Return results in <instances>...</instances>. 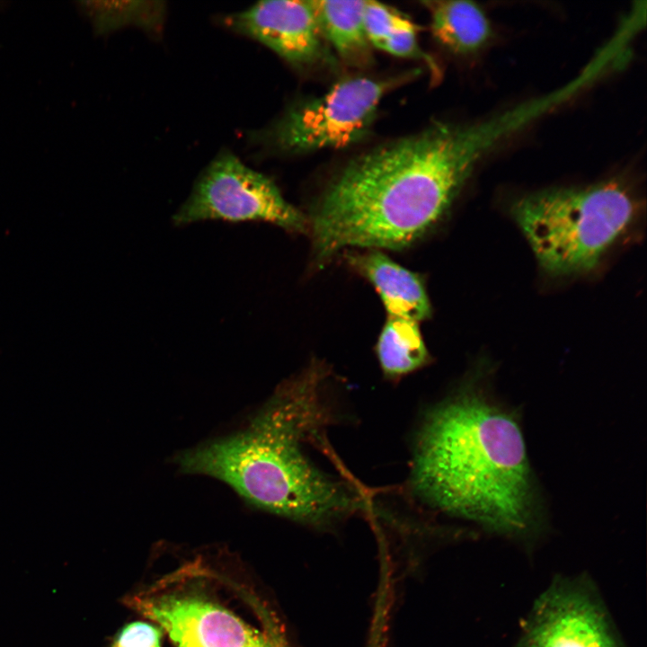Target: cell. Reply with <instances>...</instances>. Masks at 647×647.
Segmentation results:
<instances>
[{"mask_svg":"<svg viewBox=\"0 0 647 647\" xmlns=\"http://www.w3.org/2000/svg\"><path fill=\"white\" fill-rule=\"evenodd\" d=\"M529 120L518 107L479 124L436 123L352 159L308 219L315 260L414 244L445 216L483 155Z\"/></svg>","mask_w":647,"mask_h":647,"instance_id":"6da1fadb","label":"cell"},{"mask_svg":"<svg viewBox=\"0 0 647 647\" xmlns=\"http://www.w3.org/2000/svg\"><path fill=\"white\" fill-rule=\"evenodd\" d=\"M483 369L425 418L411 485L425 502L497 534L541 524L542 503L518 419L489 387Z\"/></svg>","mask_w":647,"mask_h":647,"instance_id":"7a4b0ae2","label":"cell"},{"mask_svg":"<svg viewBox=\"0 0 647 647\" xmlns=\"http://www.w3.org/2000/svg\"><path fill=\"white\" fill-rule=\"evenodd\" d=\"M325 387L315 375L294 377L249 430L182 454L180 467L217 478L253 505L293 520L324 526L343 518L360 507L359 496L304 450L333 417Z\"/></svg>","mask_w":647,"mask_h":647,"instance_id":"3957f363","label":"cell"},{"mask_svg":"<svg viewBox=\"0 0 647 647\" xmlns=\"http://www.w3.org/2000/svg\"><path fill=\"white\" fill-rule=\"evenodd\" d=\"M125 603L176 647H285L252 587L202 558L166 573Z\"/></svg>","mask_w":647,"mask_h":647,"instance_id":"277c9868","label":"cell"},{"mask_svg":"<svg viewBox=\"0 0 647 647\" xmlns=\"http://www.w3.org/2000/svg\"><path fill=\"white\" fill-rule=\"evenodd\" d=\"M638 208L624 183L607 181L524 196L514 202L511 214L542 268L568 276L595 268L634 222Z\"/></svg>","mask_w":647,"mask_h":647,"instance_id":"5b68a950","label":"cell"},{"mask_svg":"<svg viewBox=\"0 0 647 647\" xmlns=\"http://www.w3.org/2000/svg\"><path fill=\"white\" fill-rule=\"evenodd\" d=\"M391 80L352 77L313 100L293 105L274 123L247 134L261 151L301 154L346 147L369 131Z\"/></svg>","mask_w":647,"mask_h":647,"instance_id":"8992f818","label":"cell"},{"mask_svg":"<svg viewBox=\"0 0 647 647\" xmlns=\"http://www.w3.org/2000/svg\"><path fill=\"white\" fill-rule=\"evenodd\" d=\"M206 220L265 222L294 233L308 231V219L275 182L230 151L220 152L205 167L173 217L176 226Z\"/></svg>","mask_w":647,"mask_h":647,"instance_id":"52a82bcc","label":"cell"},{"mask_svg":"<svg viewBox=\"0 0 647 647\" xmlns=\"http://www.w3.org/2000/svg\"><path fill=\"white\" fill-rule=\"evenodd\" d=\"M231 31L249 37L294 67L324 61L325 40L311 1H261L223 19Z\"/></svg>","mask_w":647,"mask_h":647,"instance_id":"ba28073f","label":"cell"},{"mask_svg":"<svg viewBox=\"0 0 647 647\" xmlns=\"http://www.w3.org/2000/svg\"><path fill=\"white\" fill-rule=\"evenodd\" d=\"M522 647H618L606 615L589 591L556 584L536 602Z\"/></svg>","mask_w":647,"mask_h":647,"instance_id":"9c48e42d","label":"cell"},{"mask_svg":"<svg viewBox=\"0 0 647 647\" xmlns=\"http://www.w3.org/2000/svg\"><path fill=\"white\" fill-rule=\"evenodd\" d=\"M346 259L375 288L388 316L417 323L430 316V299L423 280L418 274L378 250L349 254Z\"/></svg>","mask_w":647,"mask_h":647,"instance_id":"30bf717a","label":"cell"},{"mask_svg":"<svg viewBox=\"0 0 647 647\" xmlns=\"http://www.w3.org/2000/svg\"><path fill=\"white\" fill-rule=\"evenodd\" d=\"M433 37L456 54L480 49L490 39L492 29L483 11L474 3L463 0L423 1Z\"/></svg>","mask_w":647,"mask_h":647,"instance_id":"8fae6325","label":"cell"},{"mask_svg":"<svg viewBox=\"0 0 647 647\" xmlns=\"http://www.w3.org/2000/svg\"><path fill=\"white\" fill-rule=\"evenodd\" d=\"M366 1H311L321 32L340 58L351 64L369 59L364 26Z\"/></svg>","mask_w":647,"mask_h":647,"instance_id":"7c38bea8","label":"cell"},{"mask_svg":"<svg viewBox=\"0 0 647 647\" xmlns=\"http://www.w3.org/2000/svg\"><path fill=\"white\" fill-rule=\"evenodd\" d=\"M384 376L390 380L411 374L430 361L419 323L388 316L376 345Z\"/></svg>","mask_w":647,"mask_h":647,"instance_id":"4fadbf2b","label":"cell"},{"mask_svg":"<svg viewBox=\"0 0 647 647\" xmlns=\"http://www.w3.org/2000/svg\"><path fill=\"white\" fill-rule=\"evenodd\" d=\"M75 4L95 34L102 36L128 26L157 34L166 14L163 1H78Z\"/></svg>","mask_w":647,"mask_h":647,"instance_id":"5bb4252c","label":"cell"},{"mask_svg":"<svg viewBox=\"0 0 647 647\" xmlns=\"http://www.w3.org/2000/svg\"><path fill=\"white\" fill-rule=\"evenodd\" d=\"M363 17L368 40L377 49L395 31L412 22L394 9L375 1H366Z\"/></svg>","mask_w":647,"mask_h":647,"instance_id":"9a60e30c","label":"cell"},{"mask_svg":"<svg viewBox=\"0 0 647 647\" xmlns=\"http://www.w3.org/2000/svg\"><path fill=\"white\" fill-rule=\"evenodd\" d=\"M162 633L154 623L135 621L117 634L110 647H161Z\"/></svg>","mask_w":647,"mask_h":647,"instance_id":"2e32d148","label":"cell"},{"mask_svg":"<svg viewBox=\"0 0 647 647\" xmlns=\"http://www.w3.org/2000/svg\"><path fill=\"white\" fill-rule=\"evenodd\" d=\"M380 49L400 58H416L428 61V57L420 49L417 41V27L409 23L390 35Z\"/></svg>","mask_w":647,"mask_h":647,"instance_id":"e0dca14e","label":"cell"}]
</instances>
